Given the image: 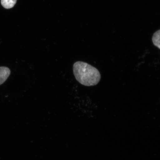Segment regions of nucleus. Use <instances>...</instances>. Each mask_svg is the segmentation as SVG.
<instances>
[{
    "label": "nucleus",
    "instance_id": "obj_2",
    "mask_svg": "<svg viewBox=\"0 0 160 160\" xmlns=\"http://www.w3.org/2000/svg\"><path fill=\"white\" fill-rule=\"evenodd\" d=\"M11 70L5 67H0V85L2 84L11 74Z\"/></svg>",
    "mask_w": 160,
    "mask_h": 160
},
{
    "label": "nucleus",
    "instance_id": "obj_4",
    "mask_svg": "<svg viewBox=\"0 0 160 160\" xmlns=\"http://www.w3.org/2000/svg\"><path fill=\"white\" fill-rule=\"evenodd\" d=\"M152 42L153 45L156 47L160 48V30L155 32L152 37Z\"/></svg>",
    "mask_w": 160,
    "mask_h": 160
},
{
    "label": "nucleus",
    "instance_id": "obj_1",
    "mask_svg": "<svg viewBox=\"0 0 160 160\" xmlns=\"http://www.w3.org/2000/svg\"><path fill=\"white\" fill-rule=\"evenodd\" d=\"M73 72L76 80L87 87L97 85L101 79L98 70L85 62H76L73 65Z\"/></svg>",
    "mask_w": 160,
    "mask_h": 160
},
{
    "label": "nucleus",
    "instance_id": "obj_3",
    "mask_svg": "<svg viewBox=\"0 0 160 160\" xmlns=\"http://www.w3.org/2000/svg\"><path fill=\"white\" fill-rule=\"evenodd\" d=\"M17 1V0H1V3L5 8L9 9L15 6Z\"/></svg>",
    "mask_w": 160,
    "mask_h": 160
}]
</instances>
